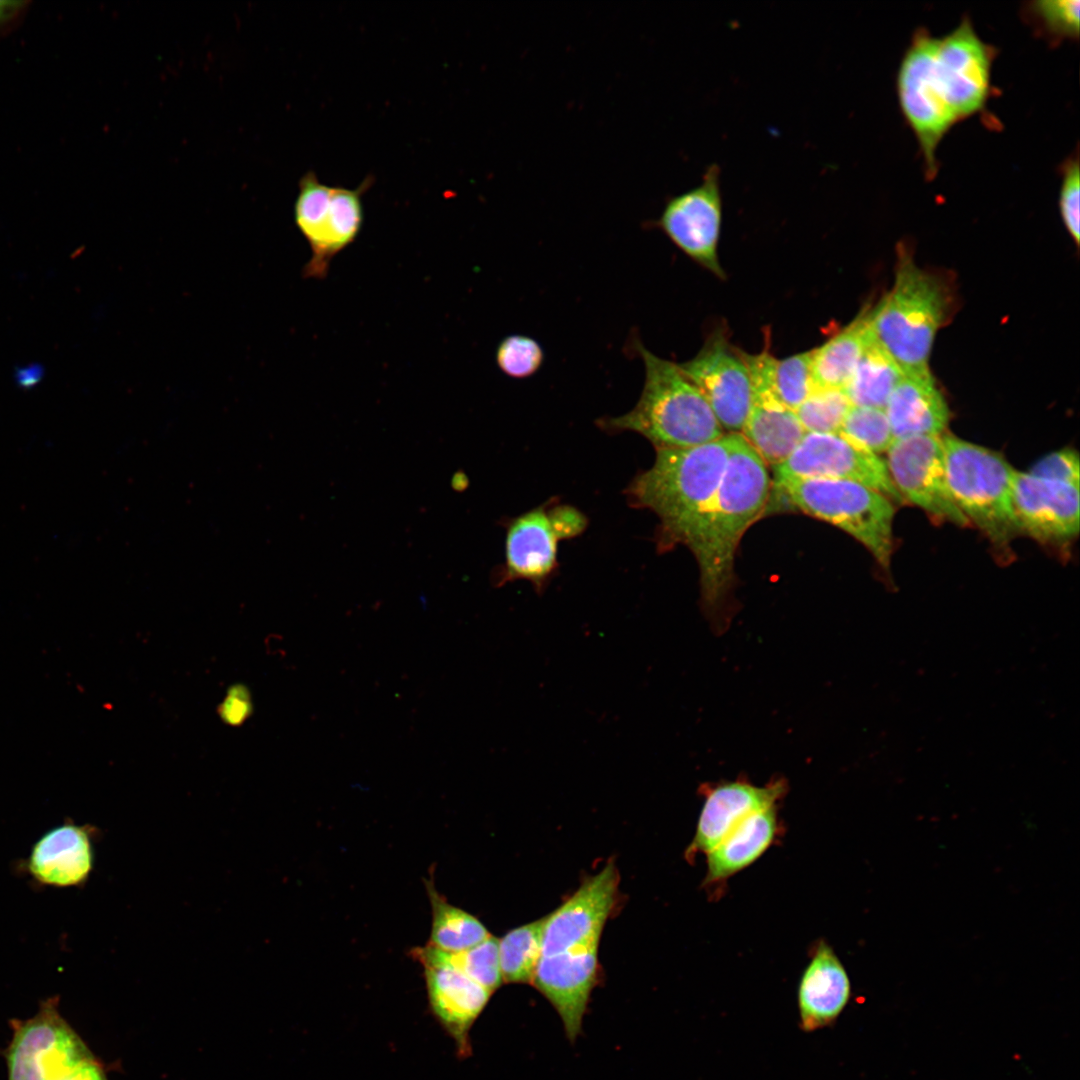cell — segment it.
<instances>
[{"label": "cell", "mask_w": 1080, "mask_h": 1080, "mask_svg": "<svg viewBox=\"0 0 1080 1080\" xmlns=\"http://www.w3.org/2000/svg\"><path fill=\"white\" fill-rule=\"evenodd\" d=\"M730 454L693 554L701 601L717 631L730 621L734 561L746 530L764 512L771 490L767 465L741 433H729Z\"/></svg>", "instance_id": "cell-2"}, {"label": "cell", "mask_w": 1080, "mask_h": 1080, "mask_svg": "<svg viewBox=\"0 0 1080 1080\" xmlns=\"http://www.w3.org/2000/svg\"><path fill=\"white\" fill-rule=\"evenodd\" d=\"M721 169L710 164L696 187L668 201L657 224L695 262L724 277L718 261L722 219Z\"/></svg>", "instance_id": "cell-13"}, {"label": "cell", "mask_w": 1080, "mask_h": 1080, "mask_svg": "<svg viewBox=\"0 0 1080 1080\" xmlns=\"http://www.w3.org/2000/svg\"><path fill=\"white\" fill-rule=\"evenodd\" d=\"M598 945L541 956L532 983L560 1015L571 1041L578 1036L596 982Z\"/></svg>", "instance_id": "cell-20"}, {"label": "cell", "mask_w": 1080, "mask_h": 1080, "mask_svg": "<svg viewBox=\"0 0 1080 1080\" xmlns=\"http://www.w3.org/2000/svg\"><path fill=\"white\" fill-rule=\"evenodd\" d=\"M445 955L455 967L491 993L503 982L499 939L492 935L471 948L456 953L445 952Z\"/></svg>", "instance_id": "cell-32"}, {"label": "cell", "mask_w": 1080, "mask_h": 1080, "mask_svg": "<svg viewBox=\"0 0 1080 1080\" xmlns=\"http://www.w3.org/2000/svg\"><path fill=\"white\" fill-rule=\"evenodd\" d=\"M728 433H741L752 404V384L740 350L714 332L691 360L679 364Z\"/></svg>", "instance_id": "cell-12"}, {"label": "cell", "mask_w": 1080, "mask_h": 1080, "mask_svg": "<svg viewBox=\"0 0 1080 1080\" xmlns=\"http://www.w3.org/2000/svg\"><path fill=\"white\" fill-rule=\"evenodd\" d=\"M1079 456L1073 448H1062L1040 458L1029 473L1079 486Z\"/></svg>", "instance_id": "cell-36"}, {"label": "cell", "mask_w": 1080, "mask_h": 1080, "mask_svg": "<svg viewBox=\"0 0 1080 1080\" xmlns=\"http://www.w3.org/2000/svg\"><path fill=\"white\" fill-rule=\"evenodd\" d=\"M884 410L895 440L942 435L949 422L947 403L929 369L903 373Z\"/></svg>", "instance_id": "cell-23"}, {"label": "cell", "mask_w": 1080, "mask_h": 1080, "mask_svg": "<svg viewBox=\"0 0 1080 1080\" xmlns=\"http://www.w3.org/2000/svg\"><path fill=\"white\" fill-rule=\"evenodd\" d=\"M1078 158L1069 159L1063 168L1059 194V208L1062 220L1073 240L1079 242V187Z\"/></svg>", "instance_id": "cell-35"}, {"label": "cell", "mask_w": 1080, "mask_h": 1080, "mask_svg": "<svg viewBox=\"0 0 1080 1080\" xmlns=\"http://www.w3.org/2000/svg\"><path fill=\"white\" fill-rule=\"evenodd\" d=\"M942 442L947 482L958 508L995 548L1008 551L1018 533L1012 508L1016 470L986 447L950 434L942 435Z\"/></svg>", "instance_id": "cell-6"}, {"label": "cell", "mask_w": 1080, "mask_h": 1080, "mask_svg": "<svg viewBox=\"0 0 1080 1080\" xmlns=\"http://www.w3.org/2000/svg\"><path fill=\"white\" fill-rule=\"evenodd\" d=\"M544 353L539 343L531 337L510 335L504 338L496 350L499 369L512 378H527L541 367Z\"/></svg>", "instance_id": "cell-33"}, {"label": "cell", "mask_w": 1080, "mask_h": 1080, "mask_svg": "<svg viewBox=\"0 0 1080 1080\" xmlns=\"http://www.w3.org/2000/svg\"><path fill=\"white\" fill-rule=\"evenodd\" d=\"M29 4L27 1L0 0V34L13 29L22 20Z\"/></svg>", "instance_id": "cell-40"}, {"label": "cell", "mask_w": 1080, "mask_h": 1080, "mask_svg": "<svg viewBox=\"0 0 1080 1080\" xmlns=\"http://www.w3.org/2000/svg\"><path fill=\"white\" fill-rule=\"evenodd\" d=\"M839 433L876 455L895 440L885 410L866 406L851 405Z\"/></svg>", "instance_id": "cell-31"}, {"label": "cell", "mask_w": 1080, "mask_h": 1080, "mask_svg": "<svg viewBox=\"0 0 1080 1080\" xmlns=\"http://www.w3.org/2000/svg\"><path fill=\"white\" fill-rule=\"evenodd\" d=\"M903 372L873 339L844 387L851 405L885 409Z\"/></svg>", "instance_id": "cell-26"}, {"label": "cell", "mask_w": 1080, "mask_h": 1080, "mask_svg": "<svg viewBox=\"0 0 1080 1080\" xmlns=\"http://www.w3.org/2000/svg\"><path fill=\"white\" fill-rule=\"evenodd\" d=\"M775 480L827 478L868 486L894 502H903L886 463L876 454L838 433L806 432L791 455L774 467Z\"/></svg>", "instance_id": "cell-10"}, {"label": "cell", "mask_w": 1080, "mask_h": 1080, "mask_svg": "<svg viewBox=\"0 0 1080 1080\" xmlns=\"http://www.w3.org/2000/svg\"><path fill=\"white\" fill-rule=\"evenodd\" d=\"M780 832L777 806L757 811L743 820L706 853L704 885H717L756 862Z\"/></svg>", "instance_id": "cell-24"}, {"label": "cell", "mask_w": 1080, "mask_h": 1080, "mask_svg": "<svg viewBox=\"0 0 1080 1080\" xmlns=\"http://www.w3.org/2000/svg\"><path fill=\"white\" fill-rule=\"evenodd\" d=\"M730 435L687 448L656 449L653 465L638 474L625 493L629 502L660 520L658 546H687L701 538L730 454Z\"/></svg>", "instance_id": "cell-3"}, {"label": "cell", "mask_w": 1080, "mask_h": 1080, "mask_svg": "<svg viewBox=\"0 0 1080 1080\" xmlns=\"http://www.w3.org/2000/svg\"><path fill=\"white\" fill-rule=\"evenodd\" d=\"M544 919L509 931L499 939V960L503 981L532 983L542 956Z\"/></svg>", "instance_id": "cell-28"}, {"label": "cell", "mask_w": 1080, "mask_h": 1080, "mask_svg": "<svg viewBox=\"0 0 1080 1080\" xmlns=\"http://www.w3.org/2000/svg\"><path fill=\"white\" fill-rule=\"evenodd\" d=\"M55 1080H108L96 1057L84 1060Z\"/></svg>", "instance_id": "cell-39"}, {"label": "cell", "mask_w": 1080, "mask_h": 1080, "mask_svg": "<svg viewBox=\"0 0 1080 1080\" xmlns=\"http://www.w3.org/2000/svg\"><path fill=\"white\" fill-rule=\"evenodd\" d=\"M1079 5V0H1038L1031 2L1029 10L1049 35L1073 38L1079 34Z\"/></svg>", "instance_id": "cell-34"}, {"label": "cell", "mask_w": 1080, "mask_h": 1080, "mask_svg": "<svg viewBox=\"0 0 1080 1080\" xmlns=\"http://www.w3.org/2000/svg\"><path fill=\"white\" fill-rule=\"evenodd\" d=\"M994 48L968 18L942 37L917 32L900 62L896 88L927 173L937 169L936 151L950 128L982 110L990 93Z\"/></svg>", "instance_id": "cell-1"}, {"label": "cell", "mask_w": 1080, "mask_h": 1080, "mask_svg": "<svg viewBox=\"0 0 1080 1080\" xmlns=\"http://www.w3.org/2000/svg\"><path fill=\"white\" fill-rule=\"evenodd\" d=\"M89 825L67 820L40 836L26 858L16 864V872L26 876L34 888L82 886L94 863Z\"/></svg>", "instance_id": "cell-18"}, {"label": "cell", "mask_w": 1080, "mask_h": 1080, "mask_svg": "<svg viewBox=\"0 0 1080 1080\" xmlns=\"http://www.w3.org/2000/svg\"><path fill=\"white\" fill-rule=\"evenodd\" d=\"M243 689H233L222 705L223 719L231 724L240 723L248 715L249 703Z\"/></svg>", "instance_id": "cell-38"}, {"label": "cell", "mask_w": 1080, "mask_h": 1080, "mask_svg": "<svg viewBox=\"0 0 1080 1080\" xmlns=\"http://www.w3.org/2000/svg\"><path fill=\"white\" fill-rule=\"evenodd\" d=\"M44 375V368L37 363H32L15 370L16 384L23 390H30L40 383Z\"/></svg>", "instance_id": "cell-41"}, {"label": "cell", "mask_w": 1080, "mask_h": 1080, "mask_svg": "<svg viewBox=\"0 0 1080 1080\" xmlns=\"http://www.w3.org/2000/svg\"><path fill=\"white\" fill-rule=\"evenodd\" d=\"M424 968L429 1003L434 1015L465 1053L467 1034L492 994L455 967L445 952L430 945L410 951Z\"/></svg>", "instance_id": "cell-17"}, {"label": "cell", "mask_w": 1080, "mask_h": 1080, "mask_svg": "<svg viewBox=\"0 0 1080 1080\" xmlns=\"http://www.w3.org/2000/svg\"><path fill=\"white\" fill-rule=\"evenodd\" d=\"M619 874L615 864L585 880L557 910L545 917L542 956L573 948L599 945L603 926L613 909Z\"/></svg>", "instance_id": "cell-15"}, {"label": "cell", "mask_w": 1080, "mask_h": 1080, "mask_svg": "<svg viewBox=\"0 0 1080 1080\" xmlns=\"http://www.w3.org/2000/svg\"><path fill=\"white\" fill-rule=\"evenodd\" d=\"M369 185L367 178L355 189L330 187L312 171L301 178L294 218L311 250L304 278L325 279L332 259L355 241L364 220L362 195Z\"/></svg>", "instance_id": "cell-8"}, {"label": "cell", "mask_w": 1080, "mask_h": 1080, "mask_svg": "<svg viewBox=\"0 0 1080 1080\" xmlns=\"http://www.w3.org/2000/svg\"><path fill=\"white\" fill-rule=\"evenodd\" d=\"M775 482L791 506L842 529L889 568L895 508L888 497L849 480L793 477Z\"/></svg>", "instance_id": "cell-7"}, {"label": "cell", "mask_w": 1080, "mask_h": 1080, "mask_svg": "<svg viewBox=\"0 0 1080 1080\" xmlns=\"http://www.w3.org/2000/svg\"><path fill=\"white\" fill-rule=\"evenodd\" d=\"M636 348L645 367L640 398L629 412L599 420L600 427L636 432L655 449L693 447L722 437L724 430L709 404L679 365L654 355L641 343Z\"/></svg>", "instance_id": "cell-4"}, {"label": "cell", "mask_w": 1080, "mask_h": 1080, "mask_svg": "<svg viewBox=\"0 0 1080 1080\" xmlns=\"http://www.w3.org/2000/svg\"><path fill=\"white\" fill-rule=\"evenodd\" d=\"M886 467L902 499L931 517L965 527L947 482L942 435L896 439L888 449Z\"/></svg>", "instance_id": "cell-11"}, {"label": "cell", "mask_w": 1080, "mask_h": 1080, "mask_svg": "<svg viewBox=\"0 0 1080 1080\" xmlns=\"http://www.w3.org/2000/svg\"><path fill=\"white\" fill-rule=\"evenodd\" d=\"M812 355L813 350L785 359L771 357L770 384L778 399L791 410L795 411L814 389Z\"/></svg>", "instance_id": "cell-29"}, {"label": "cell", "mask_w": 1080, "mask_h": 1080, "mask_svg": "<svg viewBox=\"0 0 1080 1080\" xmlns=\"http://www.w3.org/2000/svg\"><path fill=\"white\" fill-rule=\"evenodd\" d=\"M891 291L869 312L872 335L903 373L928 369L937 330L943 324L948 295L942 282L899 255Z\"/></svg>", "instance_id": "cell-5"}, {"label": "cell", "mask_w": 1080, "mask_h": 1080, "mask_svg": "<svg viewBox=\"0 0 1080 1080\" xmlns=\"http://www.w3.org/2000/svg\"><path fill=\"white\" fill-rule=\"evenodd\" d=\"M787 790L783 778L763 786L745 779L711 786L705 791L695 835L686 851L687 858L709 852L751 814L777 806Z\"/></svg>", "instance_id": "cell-19"}, {"label": "cell", "mask_w": 1080, "mask_h": 1080, "mask_svg": "<svg viewBox=\"0 0 1080 1080\" xmlns=\"http://www.w3.org/2000/svg\"><path fill=\"white\" fill-rule=\"evenodd\" d=\"M1012 508L1018 532L1042 543H1064L1079 532V486L1016 471Z\"/></svg>", "instance_id": "cell-14"}, {"label": "cell", "mask_w": 1080, "mask_h": 1080, "mask_svg": "<svg viewBox=\"0 0 1080 1080\" xmlns=\"http://www.w3.org/2000/svg\"><path fill=\"white\" fill-rule=\"evenodd\" d=\"M559 540L546 506L513 519L506 533L504 568L496 584L522 579L541 593L557 568Z\"/></svg>", "instance_id": "cell-21"}, {"label": "cell", "mask_w": 1080, "mask_h": 1080, "mask_svg": "<svg viewBox=\"0 0 1080 1080\" xmlns=\"http://www.w3.org/2000/svg\"><path fill=\"white\" fill-rule=\"evenodd\" d=\"M851 997L848 973L825 941L814 946L798 985L799 1026L809 1033L832 1026Z\"/></svg>", "instance_id": "cell-22"}, {"label": "cell", "mask_w": 1080, "mask_h": 1080, "mask_svg": "<svg viewBox=\"0 0 1080 1080\" xmlns=\"http://www.w3.org/2000/svg\"><path fill=\"white\" fill-rule=\"evenodd\" d=\"M12 1037L0 1051L7 1080H55L80 1062L95 1057L61 1015L59 996L44 999L36 1014L11 1019Z\"/></svg>", "instance_id": "cell-9"}, {"label": "cell", "mask_w": 1080, "mask_h": 1080, "mask_svg": "<svg viewBox=\"0 0 1080 1080\" xmlns=\"http://www.w3.org/2000/svg\"><path fill=\"white\" fill-rule=\"evenodd\" d=\"M850 407L843 389L814 387L795 413L805 432L838 433Z\"/></svg>", "instance_id": "cell-30"}, {"label": "cell", "mask_w": 1080, "mask_h": 1080, "mask_svg": "<svg viewBox=\"0 0 1080 1080\" xmlns=\"http://www.w3.org/2000/svg\"><path fill=\"white\" fill-rule=\"evenodd\" d=\"M752 384V404L741 434L773 468L783 463L805 435L794 410L776 396L769 380L771 355H750L740 351Z\"/></svg>", "instance_id": "cell-16"}, {"label": "cell", "mask_w": 1080, "mask_h": 1080, "mask_svg": "<svg viewBox=\"0 0 1080 1080\" xmlns=\"http://www.w3.org/2000/svg\"><path fill=\"white\" fill-rule=\"evenodd\" d=\"M426 888L432 908L430 945L456 953L475 946L490 936L486 927L470 913L453 906L440 895L431 880Z\"/></svg>", "instance_id": "cell-27"}, {"label": "cell", "mask_w": 1080, "mask_h": 1080, "mask_svg": "<svg viewBox=\"0 0 1080 1080\" xmlns=\"http://www.w3.org/2000/svg\"><path fill=\"white\" fill-rule=\"evenodd\" d=\"M548 512L560 540L581 534L587 525L585 516L572 506L554 505Z\"/></svg>", "instance_id": "cell-37"}, {"label": "cell", "mask_w": 1080, "mask_h": 1080, "mask_svg": "<svg viewBox=\"0 0 1080 1080\" xmlns=\"http://www.w3.org/2000/svg\"><path fill=\"white\" fill-rule=\"evenodd\" d=\"M869 312L813 350L814 387L844 389L867 347L873 341Z\"/></svg>", "instance_id": "cell-25"}]
</instances>
